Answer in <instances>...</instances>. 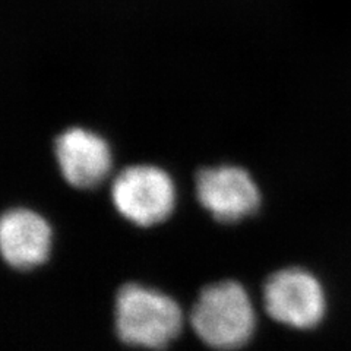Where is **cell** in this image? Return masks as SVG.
Returning a JSON list of instances; mask_svg holds the SVG:
<instances>
[{"label": "cell", "mask_w": 351, "mask_h": 351, "mask_svg": "<svg viewBox=\"0 0 351 351\" xmlns=\"http://www.w3.org/2000/svg\"><path fill=\"white\" fill-rule=\"evenodd\" d=\"M263 307L282 325L312 329L326 313V294L321 281L303 268H284L263 284Z\"/></svg>", "instance_id": "4"}, {"label": "cell", "mask_w": 351, "mask_h": 351, "mask_svg": "<svg viewBox=\"0 0 351 351\" xmlns=\"http://www.w3.org/2000/svg\"><path fill=\"white\" fill-rule=\"evenodd\" d=\"M51 228L46 218L28 208L8 210L0 221V250L9 267L34 269L49 259Z\"/></svg>", "instance_id": "7"}, {"label": "cell", "mask_w": 351, "mask_h": 351, "mask_svg": "<svg viewBox=\"0 0 351 351\" xmlns=\"http://www.w3.org/2000/svg\"><path fill=\"white\" fill-rule=\"evenodd\" d=\"M110 193L117 213L139 227L166 221L174 211L176 189L171 178L149 164L123 169L114 178Z\"/></svg>", "instance_id": "3"}, {"label": "cell", "mask_w": 351, "mask_h": 351, "mask_svg": "<svg viewBox=\"0 0 351 351\" xmlns=\"http://www.w3.org/2000/svg\"><path fill=\"white\" fill-rule=\"evenodd\" d=\"M114 322L117 337L126 346L164 350L180 334L183 313L170 295L126 282L116 294Z\"/></svg>", "instance_id": "2"}, {"label": "cell", "mask_w": 351, "mask_h": 351, "mask_svg": "<svg viewBox=\"0 0 351 351\" xmlns=\"http://www.w3.org/2000/svg\"><path fill=\"white\" fill-rule=\"evenodd\" d=\"M195 191L199 204L219 223H239L261 205L256 183L237 166L201 169L195 176Z\"/></svg>", "instance_id": "5"}, {"label": "cell", "mask_w": 351, "mask_h": 351, "mask_svg": "<svg viewBox=\"0 0 351 351\" xmlns=\"http://www.w3.org/2000/svg\"><path fill=\"white\" fill-rule=\"evenodd\" d=\"M54 156L63 179L78 189L101 184L112 170V151L107 141L82 128L62 132L54 141Z\"/></svg>", "instance_id": "6"}, {"label": "cell", "mask_w": 351, "mask_h": 351, "mask_svg": "<svg viewBox=\"0 0 351 351\" xmlns=\"http://www.w3.org/2000/svg\"><path fill=\"white\" fill-rule=\"evenodd\" d=\"M191 325L208 347L234 351L254 335L256 316L243 285L226 280L201 290L191 311Z\"/></svg>", "instance_id": "1"}]
</instances>
